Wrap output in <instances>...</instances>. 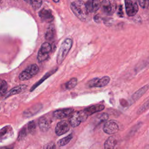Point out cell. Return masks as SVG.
I'll list each match as a JSON object with an SVG mask.
<instances>
[{"label": "cell", "instance_id": "cell-1", "mask_svg": "<svg viewBox=\"0 0 149 149\" xmlns=\"http://www.w3.org/2000/svg\"><path fill=\"white\" fill-rule=\"evenodd\" d=\"M70 9L74 15L81 21L86 22L88 18V11L84 2L74 1L70 4Z\"/></svg>", "mask_w": 149, "mask_h": 149}, {"label": "cell", "instance_id": "cell-2", "mask_svg": "<svg viewBox=\"0 0 149 149\" xmlns=\"http://www.w3.org/2000/svg\"><path fill=\"white\" fill-rule=\"evenodd\" d=\"M72 40L70 38H66L62 42L56 58V62L58 65L61 64L65 59L72 47Z\"/></svg>", "mask_w": 149, "mask_h": 149}, {"label": "cell", "instance_id": "cell-3", "mask_svg": "<svg viewBox=\"0 0 149 149\" xmlns=\"http://www.w3.org/2000/svg\"><path fill=\"white\" fill-rule=\"evenodd\" d=\"M88 116L84 110L73 112L69 117V123L72 127H75L78 126L81 122H84Z\"/></svg>", "mask_w": 149, "mask_h": 149}, {"label": "cell", "instance_id": "cell-4", "mask_svg": "<svg viewBox=\"0 0 149 149\" xmlns=\"http://www.w3.org/2000/svg\"><path fill=\"white\" fill-rule=\"evenodd\" d=\"M38 66L36 64L31 65L20 73L19 79L22 81L29 80L34 76L38 73Z\"/></svg>", "mask_w": 149, "mask_h": 149}, {"label": "cell", "instance_id": "cell-5", "mask_svg": "<svg viewBox=\"0 0 149 149\" xmlns=\"http://www.w3.org/2000/svg\"><path fill=\"white\" fill-rule=\"evenodd\" d=\"M52 47L51 45L47 42H44L37 54V59L39 62H42L45 60H47L49 57V54L51 51Z\"/></svg>", "mask_w": 149, "mask_h": 149}, {"label": "cell", "instance_id": "cell-6", "mask_svg": "<svg viewBox=\"0 0 149 149\" xmlns=\"http://www.w3.org/2000/svg\"><path fill=\"white\" fill-rule=\"evenodd\" d=\"M110 81L108 76H104L101 78H94L88 83L89 87H102L107 86Z\"/></svg>", "mask_w": 149, "mask_h": 149}, {"label": "cell", "instance_id": "cell-7", "mask_svg": "<svg viewBox=\"0 0 149 149\" xmlns=\"http://www.w3.org/2000/svg\"><path fill=\"white\" fill-rule=\"evenodd\" d=\"M103 130L108 134H115L119 131V126L115 120H110L105 123Z\"/></svg>", "mask_w": 149, "mask_h": 149}, {"label": "cell", "instance_id": "cell-8", "mask_svg": "<svg viewBox=\"0 0 149 149\" xmlns=\"http://www.w3.org/2000/svg\"><path fill=\"white\" fill-rule=\"evenodd\" d=\"M125 9L126 13L129 16H134L138 12L139 7L137 2L132 1H125Z\"/></svg>", "mask_w": 149, "mask_h": 149}, {"label": "cell", "instance_id": "cell-9", "mask_svg": "<svg viewBox=\"0 0 149 149\" xmlns=\"http://www.w3.org/2000/svg\"><path fill=\"white\" fill-rule=\"evenodd\" d=\"M70 129L69 123L66 120H61L59 122L55 129V132L56 135L61 136L67 133Z\"/></svg>", "mask_w": 149, "mask_h": 149}, {"label": "cell", "instance_id": "cell-10", "mask_svg": "<svg viewBox=\"0 0 149 149\" xmlns=\"http://www.w3.org/2000/svg\"><path fill=\"white\" fill-rule=\"evenodd\" d=\"M101 6L103 12L107 15H112L116 9V3L114 1H101Z\"/></svg>", "mask_w": 149, "mask_h": 149}, {"label": "cell", "instance_id": "cell-11", "mask_svg": "<svg viewBox=\"0 0 149 149\" xmlns=\"http://www.w3.org/2000/svg\"><path fill=\"white\" fill-rule=\"evenodd\" d=\"M73 111L74 109L71 108L59 109L53 112V116L56 119H61L66 118L69 116H70V115L73 112Z\"/></svg>", "mask_w": 149, "mask_h": 149}, {"label": "cell", "instance_id": "cell-12", "mask_svg": "<svg viewBox=\"0 0 149 149\" xmlns=\"http://www.w3.org/2000/svg\"><path fill=\"white\" fill-rule=\"evenodd\" d=\"M119 141L115 136H110L104 143V149H119Z\"/></svg>", "mask_w": 149, "mask_h": 149}, {"label": "cell", "instance_id": "cell-13", "mask_svg": "<svg viewBox=\"0 0 149 149\" xmlns=\"http://www.w3.org/2000/svg\"><path fill=\"white\" fill-rule=\"evenodd\" d=\"M38 15L42 21L51 22L54 20V17L52 15L51 11L49 9L44 8L39 12Z\"/></svg>", "mask_w": 149, "mask_h": 149}, {"label": "cell", "instance_id": "cell-14", "mask_svg": "<svg viewBox=\"0 0 149 149\" xmlns=\"http://www.w3.org/2000/svg\"><path fill=\"white\" fill-rule=\"evenodd\" d=\"M86 6L88 12H95L99 9L101 5L100 1H88L86 3Z\"/></svg>", "mask_w": 149, "mask_h": 149}, {"label": "cell", "instance_id": "cell-15", "mask_svg": "<svg viewBox=\"0 0 149 149\" xmlns=\"http://www.w3.org/2000/svg\"><path fill=\"white\" fill-rule=\"evenodd\" d=\"M104 108H105L104 105L102 104H96V105H93L89 107H87L83 110L87 113V115L89 116L95 112L102 111L104 109Z\"/></svg>", "mask_w": 149, "mask_h": 149}, {"label": "cell", "instance_id": "cell-16", "mask_svg": "<svg viewBox=\"0 0 149 149\" xmlns=\"http://www.w3.org/2000/svg\"><path fill=\"white\" fill-rule=\"evenodd\" d=\"M12 129L10 126H6L0 130V141L8 139L12 134Z\"/></svg>", "mask_w": 149, "mask_h": 149}, {"label": "cell", "instance_id": "cell-17", "mask_svg": "<svg viewBox=\"0 0 149 149\" xmlns=\"http://www.w3.org/2000/svg\"><path fill=\"white\" fill-rule=\"evenodd\" d=\"M149 88V85H145L144 86L142 87L140 89H139L137 91H136L131 97V100L132 102H134L137 100H138L144 94V93L148 90Z\"/></svg>", "mask_w": 149, "mask_h": 149}, {"label": "cell", "instance_id": "cell-18", "mask_svg": "<svg viewBox=\"0 0 149 149\" xmlns=\"http://www.w3.org/2000/svg\"><path fill=\"white\" fill-rule=\"evenodd\" d=\"M42 108L41 104H36L31 107L30 108L25 110L23 112V115L26 117H30L31 116L37 113Z\"/></svg>", "mask_w": 149, "mask_h": 149}, {"label": "cell", "instance_id": "cell-19", "mask_svg": "<svg viewBox=\"0 0 149 149\" xmlns=\"http://www.w3.org/2000/svg\"><path fill=\"white\" fill-rule=\"evenodd\" d=\"M38 125L42 132H47L50 127V122L45 116L40 118L38 120Z\"/></svg>", "mask_w": 149, "mask_h": 149}, {"label": "cell", "instance_id": "cell-20", "mask_svg": "<svg viewBox=\"0 0 149 149\" xmlns=\"http://www.w3.org/2000/svg\"><path fill=\"white\" fill-rule=\"evenodd\" d=\"M26 87H27L26 85H20L18 86L15 87L13 88H12L9 91H8V93L5 95V98H8L9 96L20 93L23 91L24 90H25Z\"/></svg>", "mask_w": 149, "mask_h": 149}, {"label": "cell", "instance_id": "cell-21", "mask_svg": "<svg viewBox=\"0 0 149 149\" xmlns=\"http://www.w3.org/2000/svg\"><path fill=\"white\" fill-rule=\"evenodd\" d=\"M56 70H57V68H56V69H53V70H51V71H49V72H48V73H47L43 76L42 78H41L38 82H37V83L31 88L30 91H32L34 90L37 87H38V86H40L44 81H45L47 78H48L50 76H51L53 73H54Z\"/></svg>", "mask_w": 149, "mask_h": 149}, {"label": "cell", "instance_id": "cell-22", "mask_svg": "<svg viewBox=\"0 0 149 149\" xmlns=\"http://www.w3.org/2000/svg\"><path fill=\"white\" fill-rule=\"evenodd\" d=\"M54 35H55L54 26V25L51 24V25L49 26V27H48V29L46 31L45 35V39L47 40L50 41V40H51L54 38Z\"/></svg>", "mask_w": 149, "mask_h": 149}, {"label": "cell", "instance_id": "cell-23", "mask_svg": "<svg viewBox=\"0 0 149 149\" xmlns=\"http://www.w3.org/2000/svg\"><path fill=\"white\" fill-rule=\"evenodd\" d=\"M108 119V115L107 113H102L97 116L95 122L97 124H101L102 122L106 121Z\"/></svg>", "mask_w": 149, "mask_h": 149}, {"label": "cell", "instance_id": "cell-24", "mask_svg": "<svg viewBox=\"0 0 149 149\" xmlns=\"http://www.w3.org/2000/svg\"><path fill=\"white\" fill-rule=\"evenodd\" d=\"M72 138H73V134L71 133V134L68 135L67 136L65 137L64 138H62L61 140H59L58 142V144L59 146H65L66 144H67L68 143H69L70 141V140L72 139Z\"/></svg>", "mask_w": 149, "mask_h": 149}, {"label": "cell", "instance_id": "cell-25", "mask_svg": "<svg viewBox=\"0 0 149 149\" xmlns=\"http://www.w3.org/2000/svg\"><path fill=\"white\" fill-rule=\"evenodd\" d=\"M8 84L6 81L4 80L0 79V94L1 95H4L7 91Z\"/></svg>", "mask_w": 149, "mask_h": 149}, {"label": "cell", "instance_id": "cell-26", "mask_svg": "<svg viewBox=\"0 0 149 149\" xmlns=\"http://www.w3.org/2000/svg\"><path fill=\"white\" fill-rule=\"evenodd\" d=\"M77 79L75 77L72 78L69 81H68L66 84H65V87L66 88V89L68 90H71L72 88H73L77 84Z\"/></svg>", "mask_w": 149, "mask_h": 149}, {"label": "cell", "instance_id": "cell-27", "mask_svg": "<svg viewBox=\"0 0 149 149\" xmlns=\"http://www.w3.org/2000/svg\"><path fill=\"white\" fill-rule=\"evenodd\" d=\"M149 108V99L146 101L137 110V114H141L143 112H144L145 111L148 109Z\"/></svg>", "mask_w": 149, "mask_h": 149}, {"label": "cell", "instance_id": "cell-28", "mask_svg": "<svg viewBox=\"0 0 149 149\" xmlns=\"http://www.w3.org/2000/svg\"><path fill=\"white\" fill-rule=\"evenodd\" d=\"M36 123L33 120L29 122V123L27 125V130L29 131V133H30L31 134L34 133V132L36 131Z\"/></svg>", "mask_w": 149, "mask_h": 149}, {"label": "cell", "instance_id": "cell-29", "mask_svg": "<svg viewBox=\"0 0 149 149\" xmlns=\"http://www.w3.org/2000/svg\"><path fill=\"white\" fill-rule=\"evenodd\" d=\"M29 2L31 4V6L34 10H37L40 8L42 2L41 1H30Z\"/></svg>", "mask_w": 149, "mask_h": 149}, {"label": "cell", "instance_id": "cell-30", "mask_svg": "<svg viewBox=\"0 0 149 149\" xmlns=\"http://www.w3.org/2000/svg\"><path fill=\"white\" fill-rule=\"evenodd\" d=\"M27 134V130L26 127H23L21 130L20 131L19 135H18V140H20L22 139H23L24 137H25V136Z\"/></svg>", "mask_w": 149, "mask_h": 149}, {"label": "cell", "instance_id": "cell-31", "mask_svg": "<svg viewBox=\"0 0 149 149\" xmlns=\"http://www.w3.org/2000/svg\"><path fill=\"white\" fill-rule=\"evenodd\" d=\"M44 149H56V146L54 142H50L45 145Z\"/></svg>", "mask_w": 149, "mask_h": 149}, {"label": "cell", "instance_id": "cell-32", "mask_svg": "<svg viewBox=\"0 0 149 149\" xmlns=\"http://www.w3.org/2000/svg\"><path fill=\"white\" fill-rule=\"evenodd\" d=\"M139 3L143 8H147L148 6L149 1H139Z\"/></svg>", "mask_w": 149, "mask_h": 149}, {"label": "cell", "instance_id": "cell-33", "mask_svg": "<svg viewBox=\"0 0 149 149\" xmlns=\"http://www.w3.org/2000/svg\"><path fill=\"white\" fill-rule=\"evenodd\" d=\"M118 15L120 17H123V10H122V6L120 5L118 8Z\"/></svg>", "mask_w": 149, "mask_h": 149}, {"label": "cell", "instance_id": "cell-34", "mask_svg": "<svg viewBox=\"0 0 149 149\" xmlns=\"http://www.w3.org/2000/svg\"><path fill=\"white\" fill-rule=\"evenodd\" d=\"M104 24H107L108 23V25H109V23H111V21H112V19H109V18H105V19H104Z\"/></svg>", "mask_w": 149, "mask_h": 149}, {"label": "cell", "instance_id": "cell-35", "mask_svg": "<svg viewBox=\"0 0 149 149\" xmlns=\"http://www.w3.org/2000/svg\"><path fill=\"white\" fill-rule=\"evenodd\" d=\"M100 17L98 16V15H95L94 17V21L96 22H99L100 20Z\"/></svg>", "mask_w": 149, "mask_h": 149}, {"label": "cell", "instance_id": "cell-36", "mask_svg": "<svg viewBox=\"0 0 149 149\" xmlns=\"http://www.w3.org/2000/svg\"><path fill=\"white\" fill-rule=\"evenodd\" d=\"M13 147H1L0 149H12Z\"/></svg>", "mask_w": 149, "mask_h": 149}]
</instances>
